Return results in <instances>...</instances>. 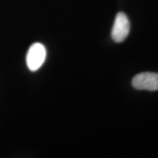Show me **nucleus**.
<instances>
[{
  "label": "nucleus",
  "instance_id": "3",
  "mask_svg": "<svg viewBox=\"0 0 158 158\" xmlns=\"http://www.w3.org/2000/svg\"><path fill=\"white\" fill-rule=\"evenodd\" d=\"M132 85L138 90H158V73H141L136 75L132 80Z\"/></svg>",
  "mask_w": 158,
  "mask_h": 158
},
{
  "label": "nucleus",
  "instance_id": "2",
  "mask_svg": "<svg viewBox=\"0 0 158 158\" xmlns=\"http://www.w3.org/2000/svg\"><path fill=\"white\" fill-rule=\"evenodd\" d=\"M130 23L129 19L124 13H118L116 15L112 28L111 37L116 43H122L127 38L130 33Z\"/></svg>",
  "mask_w": 158,
  "mask_h": 158
},
{
  "label": "nucleus",
  "instance_id": "1",
  "mask_svg": "<svg viewBox=\"0 0 158 158\" xmlns=\"http://www.w3.org/2000/svg\"><path fill=\"white\" fill-rule=\"evenodd\" d=\"M46 58V50L45 46L40 43H35L29 48L27 54V64L32 72L41 68Z\"/></svg>",
  "mask_w": 158,
  "mask_h": 158
}]
</instances>
